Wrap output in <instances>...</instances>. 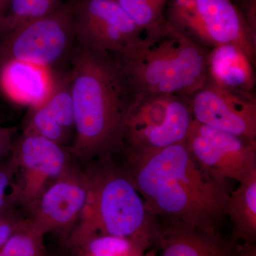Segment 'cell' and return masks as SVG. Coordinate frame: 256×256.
<instances>
[{
    "label": "cell",
    "mask_w": 256,
    "mask_h": 256,
    "mask_svg": "<svg viewBox=\"0 0 256 256\" xmlns=\"http://www.w3.org/2000/svg\"><path fill=\"white\" fill-rule=\"evenodd\" d=\"M128 148V175L156 218L169 225L213 230L226 216V184L210 178L185 141L159 149Z\"/></svg>",
    "instance_id": "6da1fadb"
},
{
    "label": "cell",
    "mask_w": 256,
    "mask_h": 256,
    "mask_svg": "<svg viewBox=\"0 0 256 256\" xmlns=\"http://www.w3.org/2000/svg\"><path fill=\"white\" fill-rule=\"evenodd\" d=\"M69 64L74 150L94 156L122 146L124 120L134 94L118 56L76 40Z\"/></svg>",
    "instance_id": "7a4b0ae2"
},
{
    "label": "cell",
    "mask_w": 256,
    "mask_h": 256,
    "mask_svg": "<svg viewBox=\"0 0 256 256\" xmlns=\"http://www.w3.org/2000/svg\"><path fill=\"white\" fill-rule=\"evenodd\" d=\"M207 54L164 20L142 30L137 42L117 56L133 94L190 98L206 82Z\"/></svg>",
    "instance_id": "3957f363"
},
{
    "label": "cell",
    "mask_w": 256,
    "mask_h": 256,
    "mask_svg": "<svg viewBox=\"0 0 256 256\" xmlns=\"http://www.w3.org/2000/svg\"><path fill=\"white\" fill-rule=\"evenodd\" d=\"M164 18L203 48L236 45L255 64L256 28L232 0H169Z\"/></svg>",
    "instance_id": "277c9868"
},
{
    "label": "cell",
    "mask_w": 256,
    "mask_h": 256,
    "mask_svg": "<svg viewBox=\"0 0 256 256\" xmlns=\"http://www.w3.org/2000/svg\"><path fill=\"white\" fill-rule=\"evenodd\" d=\"M76 42L74 0L0 37V65L15 60L50 69L53 73L70 62Z\"/></svg>",
    "instance_id": "5b68a950"
},
{
    "label": "cell",
    "mask_w": 256,
    "mask_h": 256,
    "mask_svg": "<svg viewBox=\"0 0 256 256\" xmlns=\"http://www.w3.org/2000/svg\"><path fill=\"white\" fill-rule=\"evenodd\" d=\"M106 171L92 186V222L106 235L151 242L158 229L142 196L127 174Z\"/></svg>",
    "instance_id": "8992f818"
},
{
    "label": "cell",
    "mask_w": 256,
    "mask_h": 256,
    "mask_svg": "<svg viewBox=\"0 0 256 256\" xmlns=\"http://www.w3.org/2000/svg\"><path fill=\"white\" fill-rule=\"evenodd\" d=\"M192 121L188 97L134 94L124 120V144L139 149H159L184 142Z\"/></svg>",
    "instance_id": "52a82bcc"
},
{
    "label": "cell",
    "mask_w": 256,
    "mask_h": 256,
    "mask_svg": "<svg viewBox=\"0 0 256 256\" xmlns=\"http://www.w3.org/2000/svg\"><path fill=\"white\" fill-rule=\"evenodd\" d=\"M185 144L202 171L218 182H239L256 168V140L207 127L194 119Z\"/></svg>",
    "instance_id": "ba28073f"
},
{
    "label": "cell",
    "mask_w": 256,
    "mask_h": 256,
    "mask_svg": "<svg viewBox=\"0 0 256 256\" xmlns=\"http://www.w3.org/2000/svg\"><path fill=\"white\" fill-rule=\"evenodd\" d=\"M74 14L76 40L92 50L124 54L142 32L116 0H74Z\"/></svg>",
    "instance_id": "9c48e42d"
},
{
    "label": "cell",
    "mask_w": 256,
    "mask_h": 256,
    "mask_svg": "<svg viewBox=\"0 0 256 256\" xmlns=\"http://www.w3.org/2000/svg\"><path fill=\"white\" fill-rule=\"evenodd\" d=\"M190 98L192 117L198 124L256 140V100L254 94L228 90L207 78Z\"/></svg>",
    "instance_id": "30bf717a"
},
{
    "label": "cell",
    "mask_w": 256,
    "mask_h": 256,
    "mask_svg": "<svg viewBox=\"0 0 256 256\" xmlns=\"http://www.w3.org/2000/svg\"><path fill=\"white\" fill-rule=\"evenodd\" d=\"M56 76L50 69L20 60L0 65V88L18 104L36 107L50 97Z\"/></svg>",
    "instance_id": "8fae6325"
},
{
    "label": "cell",
    "mask_w": 256,
    "mask_h": 256,
    "mask_svg": "<svg viewBox=\"0 0 256 256\" xmlns=\"http://www.w3.org/2000/svg\"><path fill=\"white\" fill-rule=\"evenodd\" d=\"M160 256H239L238 246L226 242L216 229L192 228L169 225L158 230Z\"/></svg>",
    "instance_id": "7c38bea8"
},
{
    "label": "cell",
    "mask_w": 256,
    "mask_h": 256,
    "mask_svg": "<svg viewBox=\"0 0 256 256\" xmlns=\"http://www.w3.org/2000/svg\"><path fill=\"white\" fill-rule=\"evenodd\" d=\"M254 66L255 64L236 45H222L207 54V78L233 92L252 94L256 84Z\"/></svg>",
    "instance_id": "4fadbf2b"
},
{
    "label": "cell",
    "mask_w": 256,
    "mask_h": 256,
    "mask_svg": "<svg viewBox=\"0 0 256 256\" xmlns=\"http://www.w3.org/2000/svg\"><path fill=\"white\" fill-rule=\"evenodd\" d=\"M229 194L226 216L233 226V240L255 242L256 240V168Z\"/></svg>",
    "instance_id": "5bb4252c"
},
{
    "label": "cell",
    "mask_w": 256,
    "mask_h": 256,
    "mask_svg": "<svg viewBox=\"0 0 256 256\" xmlns=\"http://www.w3.org/2000/svg\"><path fill=\"white\" fill-rule=\"evenodd\" d=\"M88 196L85 186L74 180H60L42 196V213L54 223H68L85 206Z\"/></svg>",
    "instance_id": "9a60e30c"
},
{
    "label": "cell",
    "mask_w": 256,
    "mask_h": 256,
    "mask_svg": "<svg viewBox=\"0 0 256 256\" xmlns=\"http://www.w3.org/2000/svg\"><path fill=\"white\" fill-rule=\"evenodd\" d=\"M18 152L26 170L44 178L58 176L65 166V152L58 143L38 134L26 133Z\"/></svg>",
    "instance_id": "2e32d148"
},
{
    "label": "cell",
    "mask_w": 256,
    "mask_h": 256,
    "mask_svg": "<svg viewBox=\"0 0 256 256\" xmlns=\"http://www.w3.org/2000/svg\"><path fill=\"white\" fill-rule=\"evenodd\" d=\"M62 4V0H9L0 20V37L53 12Z\"/></svg>",
    "instance_id": "e0dca14e"
},
{
    "label": "cell",
    "mask_w": 256,
    "mask_h": 256,
    "mask_svg": "<svg viewBox=\"0 0 256 256\" xmlns=\"http://www.w3.org/2000/svg\"><path fill=\"white\" fill-rule=\"evenodd\" d=\"M141 30L154 28L164 21L169 0H116Z\"/></svg>",
    "instance_id": "ac0fdd59"
},
{
    "label": "cell",
    "mask_w": 256,
    "mask_h": 256,
    "mask_svg": "<svg viewBox=\"0 0 256 256\" xmlns=\"http://www.w3.org/2000/svg\"><path fill=\"white\" fill-rule=\"evenodd\" d=\"M64 132L65 130L57 124L43 106L34 107L30 130L26 133L38 134L58 143L63 138Z\"/></svg>",
    "instance_id": "d6986e66"
},
{
    "label": "cell",
    "mask_w": 256,
    "mask_h": 256,
    "mask_svg": "<svg viewBox=\"0 0 256 256\" xmlns=\"http://www.w3.org/2000/svg\"><path fill=\"white\" fill-rule=\"evenodd\" d=\"M34 246L33 242L28 237L14 236L5 242L2 249L4 256H34Z\"/></svg>",
    "instance_id": "ffe728a7"
},
{
    "label": "cell",
    "mask_w": 256,
    "mask_h": 256,
    "mask_svg": "<svg viewBox=\"0 0 256 256\" xmlns=\"http://www.w3.org/2000/svg\"><path fill=\"white\" fill-rule=\"evenodd\" d=\"M238 8L242 10V12L252 24V26H256V0H232Z\"/></svg>",
    "instance_id": "44dd1931"
},
{
    "label": "cell",
    "mask_w": 256,
    "mask_h": 256,
    "mask_svg": "<svg viewBox=\"0 0 256 256\" xmlns=\"http://www.w3.org/2000/svg\"><path fill=\"white\" fill-rule=\"evenodd\" d=\"M239 256H256V246L254 242H244L239 246Z\"/></svg>",
    "instance_id": "7402d4cb"
},
{
    "label": "cell",
    "mask_w": 256,
    "mask_h": 256,
    "mask_svg": "<svg viewBox=\"0 0 256 256\" xmlns=\"http://www.w3.org/2000/svg\"><path fill=\"white\" fill-rule=\"evenodd\" d=\"M8 183H9V178L8 174L0 171V210L4 204V192L8 188Z\"/></svg>",
    "instance_id": "603a6c76"
},
{
    "label": "cell",
    "mask_w": 256,
    "mask_h": 256,
    "mask_svg": "<svg viewBox=\"0 0 256 256\" xmlns=\"http://www.w3.org/2000/svg\"><path fill=\"white\" fill-rule=\"evenodd\" d=\"M11 234V228L8 224L0 223V247L8 242Z\"/></svg>",
    "instance_id": "cb8c5ba5"
},
{
    "label": "cell",
    "mask_w": 256,
    "mask_h": 256,
    "mask_svg": "<svg viewBox=\"0 0 256 256\" xmlns=\"http://www.w3.org/2000/svg\"><path fill=\"white\" fill-rule=\"evenodd\" d=\"M9 142V134L6 130L0 128V154Z\"/></svg>",
    "instance_id": "d4e9b609"
},
{
    "label": "cell",
    "mask_w": 256,
    "mask_h": 256,
    "mask_svg": "<svg viewBox=\"0 0 256 256\" xmlns=\"http://www.w3.org/2000/svg\"><path fill=\"white\" fill-rule=\"evenodd\" d=\"M9 0H0V20L4 14L6 6H8Z\"/></svg>",
    "instance_id": "484cf974"
},
{
    "label": "cell",
    "mask_w": 256,
    "mask_h": 256,
    "mask_svg": "<svg viewBox=\"0 0 256 256\" xmlns=\"http://www.w3.org/2000/svg\"><path fill=\"white\" fill-rule=\"evenodd\" d=\"M149 256H156V252H154V250H150V252Z\"/></svg>",
    "instance_id": "4316f807"
},
{
    "label": "cell",
    "mask_w": 256,
    "mask_h": 256,
    "mask_svg": "<svg viewBox=\"0 0 256 256\" xmlns=\"http://www.w3.org/2000/svg\"><path fill=\"white\" fill-rule=\"evenodd\" d=\"M0 256H3L2 254H0Z\"/></svg>",
    "instance_id": "83f0119b"
}]
</instances>
